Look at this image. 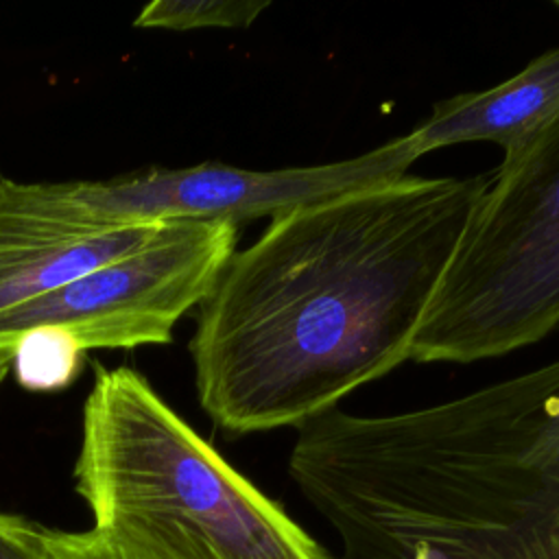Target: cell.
Here are the masks:
<instances>
[{
	"label": "cell",
	"mask_w": 559,
	"mask_h": 559,
	"mask_svg": "<svg viewBox=\"0 0 559 559\" xmlns=\"http://www.w3.org/2000/svg\"><path fill=\"white\" fill-rule=\"evenodd\" d=\"M236 242L238 227L223 221L159 225L135 249L0 312V343L55 328L81 354L166 345L179 319L210 295Z\"/></svg>",
	"instance_id": "obj_6"
},
{
	"label": "cell",
	"mask_w": 559,
	"mask_h": 559,
	"mask_svg": "<svg viewBox=\"0 0 559 559\" xmlns=\"http://www.w3.org/2000/svg\"><path fill=\"white\" fill-rule=\"evenodd\" d=\"M55 550L61 559H138L103 537H98L94 531L85 535H68V533H52Z\"/></svg>",
	"instance_id": "obj_12"
},
{
	"label": "cell",
	"mask_w": 559,
	"mask_h": 559,
	"mask_svg": "<svg viewBox=\"0 0 559 559\" xmlns=\"http://www.w3.org/2000/svg\"><path fill=\"white\" fill-rule=\"evenodd\" d=\"M81 352L61 330L39 328L17 338L13 369L26 389L66 386L76 371Z\"/></svg>",
	"instance_id": "obj_10"
},
{
	"label": "cell",
	"mask_w": 559,
	"mask_h": 559,
	"mask_svg": "<svg viewBox=\"0 0 559 559\" xmlns=\"http://www.w3.org/2000/svg\"><path fill=\"white\" fill-rule=\"evenodd\" d=\"M264 9H269L266 0H153L133 24L166 31L247 28Z\"/></svg>",
	"instance_id": "obj_9"
},
{
	"label": "cell",
	"mask_w": 559,
	"mask_h": 559,
	"mask_svg": "<svg viewBox=\"0 0 559 559\" xmlns=\"http://www.w3.org/2000/svg\"><path fill=\"white\" fill-rule=\"evenodd\" d=\"M0 559H61L52 533L37 524L0 513Z\"/></svg>",
	"instance_id": "obj_11"
},
{
	"label": "cell",
	"mask_w": 559,
	"mask_h": 559,
	"mask_svg": "<svg viewBox=\"0 0 559 559\" xmlns=\"http://www.w3.org/2000/svg\"><path fill=\"white\" fill-rule=\"evenodd\" d=\"M297 430L288 474L338 559H559V493L393 415L341 406Z\"/></svg>",
	"instance_id": "obj_2"
},
{
	"label": "cell",
	"mask_w": 559,
	"mask_h": 559,
	"mask_svg": "<svg viewBox=\"0 0 559 559\" xmlns=\"http://www.w3.org/2000/svg\"><path fill=\"white\" fill-rule=\"evenodd\" d=\"M555 7H557V9H559V0H557V2H555Z\"/></svg>",
	"instance_id": "obj_14"
},
{
	"label": "cell",
	"mask_w": 559,
	"mask_h": 559,
	"mask_svg": "<svg viewBox=\"0 0 559 559\" xmlns=\"http://www.w3.org/2000/svg\"><path fill=\"white\" fill-rule=\"evenodd\" d=\"M157 227L70 229L20 205L0 173V312L135 249Z\"/></svg>",
	"instance_id": "obj_7"
},
{
	"label": "cell",
	"mask_w": 559,
	"mask_h": 559,
	"mask_svg": "<svg viewBox=\"0 0 559 559\" xmlns=\"http://www.w3.org/2000/svg\"><path fill=\"white\" fill-rule=\"evenodd\" d=\"M557 118L559 46L489 90L435 103L430 118L413 129V135L421 155L463 142H493L509 155Z\"/></svg>",
	"instance_id": "obj_8"
},
{
	"label": "cell",
	"mask_w": 559,
	"mask_h": 559,
	"mask_svg": "<svg viewBox=\"0 0 559 559\" xmlns=\"http://www.w3.org/2000/svg\"><path fill=\"white\" fill-rule=\"evenodd\" d=\"M74 478L94 533L138 559H338L129 367L94 369Z\"/></svg>",
	"instance_id": "obj_3"
},
{
	"label": "cell",
	"mask_w": 559,
	"mask_h": 559,
	"mask_svg": "<svg viewBox=\"0 0 559 559\" xmlns=\"http://www.w3.org/2000/svg\"><path fill=\"white\" fill-rule=\"evenodd\" d=\"M489 179L404 175L273 216L197 308L210 419L229 435L299 428L408 360Z\"/></svg>",
	"instance_id": "obj_1"
},
{
	"label": "cell",
	"mask_w": 559,
	"mask_h": 559,
	"mask_svg": "<svg viewBox=\"0 0 559 559\" xmlns=\"http://www.w3.org/2000/svg\"><path fill=\"white\" fill-rule=\"evenodd\" d=\"M17 345V343H15ZM15 345H2L0 343V382L7 378V373L13 369L15 360Z\"/></svg>",
	"instance_id": "obj_13"
},
{
	"label": "cell",
	"mask_w": 559,
	"mask_h": 559,
	"mask_svg": "<svg viewBox=\"0 0 559 559\" xmlns=\"http://www.w3.org/2000/svg\"><path fill=\"white\" fill-rule=\"evenodd\" d=\"M559 325V118L504 155L415 330L408 360L476 362Z\"/></svg>",
	"instance_id": "obj_4"
},
{
	"label": "cell",
	"mask_w": 559,
	"mask_h": 559,
	"mask_svg": "<svg viewBox=\"0 0 559 559\" xmlns=\"http://www.w3.org/2000/svg\"><path fill=\"white\" fill-rule=\"evenodd\" d=\"M421 157L413 131L362 155L277 170H249L221 162L148 168L98 181L22 183L7 179L26 210L76 231H118L181 221L240 223L277 216L373 183L408 175Z\"/></svg>",
	"instance_id": "obj_5"
}]
</instances>
